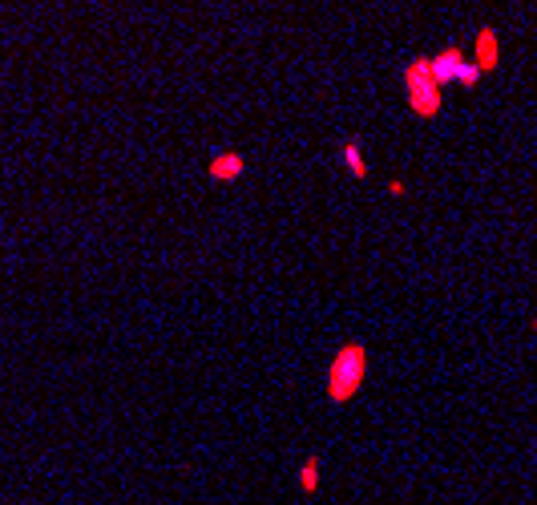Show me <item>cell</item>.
Returning a JSON list of instances; mask_svg holds the SVG:
<instances>
[{
    "mask_svg": "<svg viewBox=\"0 0 537 505\" xmlns=\"http://www.w3.org/2000/svg\"><path fill=\"white\" fill-rule=\"evenodd\" d=\"M404 190H408V187H404V182H400V178H392V182H388V195H396V198H400V195H404Z\"/></svg>",
    "mask_w": 537,
    "mask_h": 505,
    "instance_id": "9",
    "label": "cell"
},
{
    "mask_svg": "<svg viewBox=\"0 0 537 505\" xmlns=\"http://www.w3.org/2000/svg\"><path fill=\"white\" fill-rule=\"evenodd\" d=\"M481 82V69L472 65V61H464L461 65V74H456V85H464V90H472V85Z\"/></svg>",
    "mask_w": 537,
    "mask_h": 505,
    "instance_id": "8",
    "label": "cell"
},
{
    "mask_svg": "<svg viewBox=\"0 0 537 505\" xmlns=\"http://www.w3.org/2000/svg\"><path fill=\"white\" fill-rule=\"evenodd\" d=\"M469 61V53L461 49V45H448V49H440L437 57H429V69H432V82L445 90V85L456 82V74H461V65Z\"/></svg>",
    "mask_w": 537,
    "mask_h": 505,
    "instance_id": "3",
    "label": "cell"
},
{
    "mask_svg": "<svg viewBox=\"0 0 537 505\" xmlns=\"http://www.w3.org/2000/svg\"><path fill=\"white\" fill-rule=\"evenodd\" d=\"M404 98H408V109L416 118H424V122L440 114V85L432 82L429 57H416L404 65Z\"/></svg>",
    "mask_w": 537,
    "mask_h": 505,
    "instance_id": "2",
    "label": "cell"
},
{
    "mask_svg": "<svg viewBox=\"0 0 537 505\" xmlns=\"http://www.w3.org/2000/svg\"><path fill=\"white\" fill-rule=\"evenodd\" d=\"M340 162L348 166L351 178H368V158H364V146H359L356 138H348V142L340 146Z\"/></svg>",
    "mask_w": 537,
    "mask_h": 505,
    "instance_id": "6",
    "label": "cell"
},
{
    "mask_svg": "<svg viewBox=\"0 0 537 505\" xmlns=\"http://www.w3.org/2000/svg\"><path fill=\"white\" fill-rule=\"evenodd\" d=\"M472 65L481 69V74H493L497 65H501V41H497V29H481L477 41H472Z\"/></svg>",
    "mask_w": 537,
    "mask_h": 505,
    "instance_id": "5",
    "label": "cell"
},
{
    "mask_svg": "<svg viewBox=\"0 0 537 505\" xmlns=\"http://www.w3.org/2000/svg\"><path fill=\"white\" fill-rule=\"evenodd\" d=\"M299 489H303V493H307V497L319 489V457H316V453H311L307 461L299 465Z\"/></svg>",
    "mask_w": 537,
    "mask_h": 505,
    "instance_id": "7",
    "label": "cell"
},
{
    "mask_svg": "<svg viewBox=\"0 0 537 505\" xmlns=\"http://www.w3.org/2000/svg\"><path fill=\"white\" fill-rule=\"evenodd\" d=\"M206 174H211L214 182H238L247 174V158L238 154V150H219V154H211V162H206Z\"/></svg>",
    "mask_w": 537,
    "mask_h": 505,
    "instance_id": "4",
    "label": "cell"
},
{
    "mask_svg": "<svg viewBox=\"0 0 537 505\" xmlns=\"http://www.w3.org/2000/svg\"><path fill=\"white\" fill-rule=\"evenodd\" d=\"M364 376H368V348L356 340L343 344L332 356V364H327V400L332 405H348L364 388Z\"/></svg>",
    "mask_w": 537,
    "mask_h": 505,
    "instance_id": "1",
    "label": "cell"
}]
</instances>
